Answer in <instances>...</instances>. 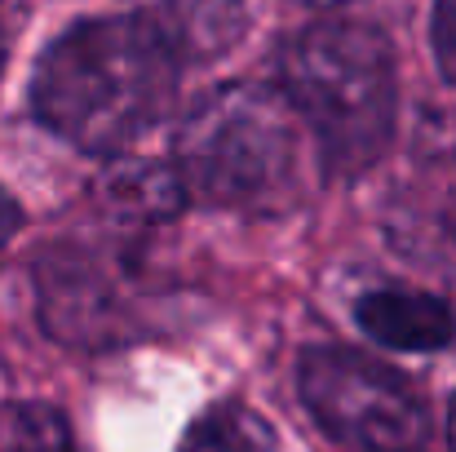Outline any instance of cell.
I'll return each instance as SVG.
<instances>
[{"mask_svg":"<svg viewBox=\"0 0 456 452\" xmlns=\"http://www.w3.org/2000/svg\"><path fill=\"white\" fill-rule=\"evenodd\" d=\"M177 58L129 18L67 27L36 62L31 111L85 155H120L168 116Z\"/></svg>","mask_w":456,"mask_h":452,"instance_id":"obj_1","label":"cell"},{"mask_svg":"<svg viewBox=\"0 0 456 452\" xmlns=\"http://www.w3.org/2000/svg\"><path fill=\"white\" fill-rule=\"evenodd\" d=\"M289 111L319 143L332 177H359L381 160L399 116L395 53L363 22H314L293 31L275 53Z\"/></svg>","mask_w":456,"mask_h":452,"instance_id":"obj_2","label":"cell"},{"mask_svg":"<svg viewBox=\"0 0 456 452\" xmlns=\"http://www.w3.org/2000/svg\"><path fill=\"white\" fill-rule=\"evenodd\" d=\"M173 173L186 200L271 213L297 195L302 138L280 89L231 80L208 89L182 120Z\"/></svg>","mask_w":456,"mask_h":452,"instance_id":"obj_3","label":"cell"},{"mask_svg":"<svg viewBox=\"0 0 456 452\" xmlns=\"http://www.w3.org/2000/svg\"><path fill=\"white\" fill-rule=\"evenodd\" d=\"M302 399L314 422L354 452H421L430 422L412 386L354 350H305Z\"/></svg>","mask_w":456,"mask_h":452,"instance_id":"obj_4","label":"cell"},{"mask_svg":"<svg viewBox=\"0 0 456 452\" xmlns=\"http://www.w3.org/2000/svg\"><path fill=\"white\" fill-rule=\"evenodd\" d=\"M40 310L45 328L71 346H111L129 337V306L116 293V275L71 244H53L40 267Z\"/></svg>","mask_w":456,"mask_h":452,"instance_id":"obj_5","label":"cell"},{"mask_svg":"<svg viewBox=\"0 0 456 452\" xmlns=\"http://www.w3.org/2000/svg\"><path fill=\"white\" fill-rule=\"evenodd\" d=\"M134 18L182 62L222 58L244 31V0H134Z\"/></svg>","mask_w":456,"mask_h":452,"instance_id":"obj_6","label":"cell"},{"mask_svg":"<svg viewBox=\"0 0 456 452\" xmlns=\"http://www.w3.org/2000/svg\"><path fill=\"white\" fill-rule=\"evenodd\" d=\"M359 328L390 350H444L456 341V315L452 306L435 293H417V289H372L354 306Z\"/></svg>","mask_w":456,"mask_h":452,"instance_id":"obj_7","label":"cell"},{"mask_svg":"<svg viewBox=\"0 0 456 452\" xmlns=\"http://www.w3.org/2000/svg\"><path fill=\"white\" fill-rule=\"evenodd\" d=\"M177 452H275V431L248 404H213L191 422Z\"/></svg>","mask_w":456,"mask_h":452,"instance_id":"obj_8","label":"cell"},{"mask_svg":"<svg viewBox=\"0 0 456 452\" xmlns=\"http://www.w3.org/2000/svg\"><path fill=\"white\" fill-rule=\"evenodd\" d=\"M107 195L116 204V213L125 218H147V222H164L186 204V191L173 173V164H129L116 168L107 182Z\"/></svg>","mask_w":456,"mask_h":452,"instance_id":"obj_9","label":"cell"},{"mask_svg":"<svg viewBox=\"0 0 456 452\" xmlns=\"http://www.w3.org/2000/svg\"><path fill=\"white\" fill-rule=\"evenodd\" d=\"M0 452H76V444L58 408L22 399L0 408Z\"/></svg>","mask_w":456,"mask_h":452,"instance_id":"obj_10","label":"cell"},{"mask_svg":"<svg viewBox=\"0 0 456 452\" xmlns=\"http://www.w3.org/2000/svg\"><path fill=\"white\" fill-rule=\"evenodd\" d=\"M430 40H435V58H439L444 80L456 89V0H435Z\"/></svg>","mask_w":456,"mask_h":452,"instance_id":"obj_11","label":"cell"},{"mask_svg":"<svg viewBox=\"0 0 456 452\" xmlns=\"http://www.w3.org/2000/svg\"><path fill=\"white\" fill-rule=\"evenodd\" d=\"M13 231H18V204H13L9 191L0 186V249L13 240Z\"/></svg>","mask_w":456,"mask_h":452,"instance_id":"obj_12","label":"cell"},{"mask_svg":"<svg viewBox=\"0 0 456 452\" xmlns=\"http://www.w3.org/2000/svg\"><path fill=\"white\" fill-rule=\"evenodd\" d=\"M448 440H452V452H456V399H452V413H448Z\"/></svg>","mask_w":456,"mask_h":452,"instance_id":"obj_13","label":"cell"},{"mask_svg":"<svg viewBox=\"0 0 456 452\" xmlns=\"http://www.w3.org/2000/svg\"><path fill=\"white\" fill-rule=\"evenodd\" d=\"M448 231H452V240H456V195H452V204H448Z\"/></svg>","mask_w":456,"mask_h":452,"instance_id":"obj_14","label":"cell"},{"mask_svg":"<svg viewBox=\"0 0 456 452\" xmlns=\"http://www.w3.org/2000/svg\"><path fill=\"white\" fill-rule=\"evenodd\" d=\"M0 67H4V27H0Z\"/></svg>","mask_w":456,"mask_h":452,"instance_id":"obj_15","label":"cell"},{"mask_svg":"<svg viewBox=\"0 0 456 452\" xmlns=\"http://www.w3.org/2000/svg\"><path fill=\"white\" fill-rule=\"evenodd\" d=\"M305 4H346V0H305Z\"/></svg>","mask_w":456,"mask_h":452,"instance_id":"obj_16","label":"cell"}]
</instances>
